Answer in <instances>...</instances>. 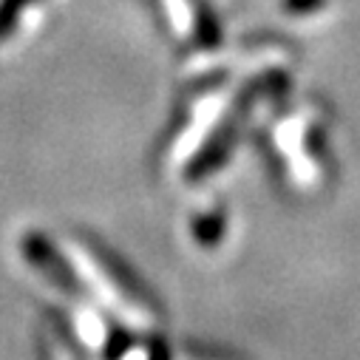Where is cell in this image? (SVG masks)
<instances>
[{
	"label": "cell",
	"mask_w": 360,
	"mask_h": 360,
	"mask_svg": "<svg viewBox=\"0 0 360 360\" xmlns=\"http://www.w3.org/2000/svg\"><path fill=\"white\" fill-rule=\"evenodd\" d=\"M32 4L34 0H4V4H0V37H6L15 29L23 9H29Z\"/></svg>",
	"instance_id": "7a4b0ae2"
},
{
	"label": "cell",
	"mask_w": 360,
	"mask_h": 360,
	"mask_svg": "<svg viewBox=\"0 0 360 360\" xmlns=\"http://www.w3.org/2000/svg\"><path fill=\"white\" fill-rule=\"evenodd\" d=\"M318 6H323V0H284V9L290 15H307Z\"/></svg>",
	"instance_id": "3957f363"
},
{
	"label": "cell",
	"mask_w": 360,
	"mask_h": 360,
	"mask_svg": "<svg viewBox=\"0 0 360 360\" xmlns=\"http://www.w3.org/2000/svg\"><path fill=\"white\" fill-rule=\"evenodd\" d=\"M68 244H71L68 247V255H74L77 273L85 281V287H91V292H97V298L114 315H120V321L125 326H131V329H148V326H153V312L142 301H136L128 292V287L120 284V278H114V269L105 261H100L97 255H91L85 247H79L77 241H68Z\"/></svg>",
	"instance_id": "6da1fadb"
}]
</instances>
